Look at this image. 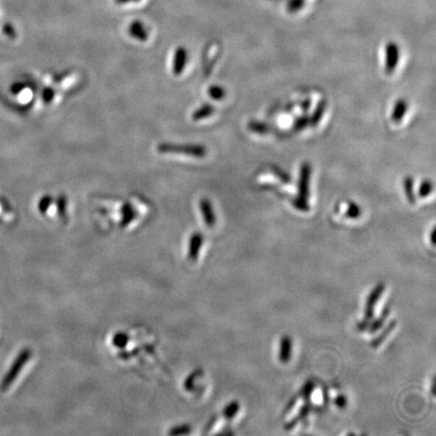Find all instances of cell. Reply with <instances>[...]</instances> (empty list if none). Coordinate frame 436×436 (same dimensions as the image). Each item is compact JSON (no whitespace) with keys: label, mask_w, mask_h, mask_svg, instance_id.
<instances>
[{"label":"cell","mask_w":436,"mask_h":436,"mask_svg":"<svg viewBox=\"0 0 436 436\" xmlns=\"http://www.w3.org/2000/svg\"><path fill=\"white\" fill-rule=\"evenodd\" d=\"M157 152L161 155H183L195 159H203L207 156V149L200 143H177L161 142L157 146Z\"/></svg>","instance_id":"1"},{"label":"cell","mask_w":436,"mask_h":436,"mask_svg":"<svg viewBox=\"0 0 436 436\" xmlns=\"http://www.w3.org/2000/svg\"><path fill=\"white\" fill-rule=\"evenodd\" d=\"M31 358H32V350L30 348H24L18 354V356L13 361L10 369H8V371L6 372V375L4 376L0 384V391L4 392L9 389V387L14 383L16 378L19 376L22 369H24V367L27 365V363L30 361Z\"/></svg>","instance_id":"2"},{"label":"cell","mask_w":436,"mask_h":436,"mask_svg":"<svg viewBox=\"0 0 436 436\" xmlns=\"http://www.w3.org/2000/svg\"><path fill=\"white\" fill-rule=\"evenodd\" d=\"M400 60V49L396 43H388L385 48V71L392 74L398 66Z\"/></svg>","instance_id":"3"},{"label":"cell","mask_w":436,"mask_h":436,"mask_svg":"<svg viewBox=\"0 0 436 436\" xmlns=\"http://www.w3.org/2000/svg\"><path fill=\"white\" fill-rule=\"evenodd\" d=\"M312 167L310 163L305 162L301 165L300 175L298 181V196L306 200L309 199L310 196V180H311Z\"/></svg>","instance_id":"4"},{"label":"cell","mask_w":436,"mask_h":436,"mask_svg":"<svg viewBox=\"0 0 436 436\" xmlns=\"http://www.w3.org/2000/svg\"><path fill=\"white\" fill-rule=\"evenodd\" d=\"M188 59H189V54L185 47L179 46L175 49V52L173 55V61H172V72L174 76L179 77L183 74L185 68L187 66Z\"/></svg>","instance_id":"5"},{"label":"cell","mask_w":436,"mask_h":436,"mask_svg":"<svg viewBox=\"0 0 436 436\" xmlns=\"http://www.w3.org/2000/svg\"><path fill=\"white\" fill-rule=\"evenodd\" d=\"M384 291H385L384 284H378L373 288V290L369 293L368 300L366 303V309H365V321L369 322V320H371L373 318L375 306L379 301V299L381 298V296L383 295Z\"/></svg>","instance_id":"6"},{"label":"cell","mask_w":436,"mask_h":436,"mask_svg":"<svg viewBox=\"0 0 436 436\" xmlns=\"http://www.w3.org/2000/svg\"><path fill=\"white\" fill-rule=\"evenodd\" d=\"M128 34L140 43H146L150 36V33L147 26L144 25V23L138 19L134 20L130 24L128 28Z\"/></svg>","instance_id":"7"},{"label":"cell","mask_w":436,"mask_h":436,"mask_svg":"<svg viewBox=\"0 0 436 436\" xmlns=\"http://www.w3.org/2000/svg\"><path fill=\"white\" fill-rule=\"evenodd\" d=\"M199 209L205 224L208 227H213L216 223V215L211 201L207 198H201L199 201Z\"/></svg>","instance_id":"8"},{"label":"cell","mask_w":436,"mask_h":436,"mask_svg":"<svg viewBox=\"0 0 436 436\" xmlns=\"http://www.w3.org/2000/svg\"><path fill=\"white\" fill-rule=\"evenodd\" d=\"M293 351V341L290 336H283L280 340L279 348V360L283 364H287L292 357Z\"/></svg>","instance_id":"9"},{"label":"cell","mask_w":436,"mask_h":436,"mask_svg":"<svg viewBox=\"0 0 436 436\" xmlns=\"http://www.w3.org/2000/svg\"><path fill=\"white\" fill-rule=\"evenodd\" d=\"M202 244H203V236L200 233H194L191 235L189 240V253H188V258L191 261L193 262L197 261Z\"/></svg>","instance_id":"10"},{"label":"cell","mask_w":436,"mask_h":436,"mask_svg":"<svg viewBox=\"0 0 436 436\" xmlns=\"http://www.w3.org/2000/svg\"><path fill=\"white\" fill-rule=\"evenodd\" d=\"M215 111V108L210 103H204L201 106H199L196 110H194L191 114V119L195 122L201 121L203 119H206L210 117Z\"/></svg>","instance_id":"11"},{"label":"cell","mask_w":436,"mask_h":436,"mask_svg":"<svg viewBox=\"0 0 436 436\" xmlns=\"http://www.w3.org/2000/svg\"><path fill=\"white\" fill-rule=\"evenodd\" d=\"M408 110V102L403 98H400L395 102L393 110H392V115L391 118L395 123H399L401 122L403 117L405 116L406 112Z\"/></svg>","instance_id":"12"},{"label":"cell","mask_w":436,"mask_h":436,"mask_svg":"<svg viewBox=\"0 0 436 436\" xmlns=\"http://www.w3.org/2000/svg\"><path fill=\"white\" fill-rule=\"evenodd\" d=\"M326 107H327V101L325 99L320 101L317 104L312 115L309 117V126L316 127L319 123V121L321 120V118H322V116H323V114L326 110Z\"/></svg>","instance_id":"13"},{"label":"cell","mask_w":436,"mask_h":436,"mask_svg":"<svg viewBox=\"0 0 436 436\" xmlns=\"http://www.w3.org/2000/svg\"><path fill=\"white\" fill-rule=\"evenodd\" d=\"M207 94L213 100L221 101L223 100L225 98V96H226V90L221 85L213 84V85H210L208 87Z\"/></svg>","instance_id":"14"},{"label":"cell","mask_w":436,"mask_h":436,"mask_svg":"<svg viewBox=\"0 0 436 436\" xmlns=\"http://www.w3.org/2000/svg\"><path fill=\"white\" fill-rule=\"evenodd\" d=\"M403 185H404V190H405L407 200L409 201L410 204H415L416 195H415V192H414V180H413V178L411 176H407L403 181Z\"/></svg>","instance_id":"15"},{"label":"cell","mask_w":436,"mask_h":436,"mask_svg":"<svg viewBox=\"0 0 436 436\" xmlns=\"http://www.w3.org/2000/svg\"><path fill=\"white\" fill-rule=\"evenodd\" d=\"M389 314H390V307L386 306L384 308V310L382 311L381 315L377 319H375L370 324H369V333H376L379 329H381L383 327L386 319L388 318Z\"/></svg>","instance_id":"16"},{"label":"cell","mask_w":436,"mask_h":436,"mask_svg":"<svg viewBox=\"0 0 436 436\" xmlns=\"http://www.w3.org/2000/svg\"><path fill=\"white\" fill-rule=\"evenodd\" d=\"M396 325H397V321L396 320H392L389 324H388V326L379 335V336H377L371 342H370V345L372 346V347H378L380 344H382L383 342H384V340L387 338V336H389L390 334H391V331L396 327Z\"/></svg>","instance_id":"17"},{"label":"cell","mask_w":436,"mask_h":436,"mask_svg":"<svg viewBox=\"0 0 436 436\" xmlns=\"http://www.w3.org/2000/svg\"><path fill=\"white\" fill-rule=\"evenodd\" d=\"M247 129L251 132L258 134H267L271 132V128H269L268 124L265 123V122H262V121H258V120L250 121L247 123Z\"/></svg>","instance_id":"18"},{"label":"cell","mask_w":436,"mask_h":436,"mask_svg":"<svg viewBox=\"0 0 436 436\" xmlns=\"http://www.w3.org/2000/svg\"><path fill=\"white\" fill-rule=\"evenodd\" d=\"M309 412H310V405L309 404H305L304 406L301 407V409H300V412L298 413V415L293 419V420H291L289 423H287L286 425H285V429L286 430H290V429H292L294 426H296L297 425V423L299 422V421H301L302 419H304L308 414H309Z\"/></svg>","instance_id":"19"},{"label":"cell","mask_w":436,"mask_h":436,"mask_svg":"<svg viewBox=\"0 0 436 436\" xmlns=\"http://www.w3.org/2000/svg\"><path fill=\"white\" fill-rule=\"evenodd\" d=\"M121 215H122V221H121L122 225H127L134 220V218L135 217V212H134L133 206L130 203H126L122 206Z\"/></svg>","instance_id":"20"},{"label":"cell","mask_w":436,"mask_h":436,"mask_svg":"<svg viewBox=\"0 0 436 436\" xmlns=\"http://www.w3.org/2000/svg\"><path fill=\"white\" fill-rule=\"evenodd\" d=\"M433 189H434V184L431 180L429 179L423 180L418 188V196L421 198H425L432 193Z\"/></svg>","instance_id":"21"},{"label":"cell","mask_w":436,"mask_h":436,"mask_svg":"<svg viewBox=\"0 0 436 436\" xmlns=\"http://www.w3.org/2000/svg\"><path fill=\"white\" fill-rule=\"evenodd\" d=\"M53 197L51 195H44L37 203V210L40 214L45 215L48 213L49 208L51 207V205L53 204Z\"/></svg>","instance_id":"22"},{"label":"cell","mask_w":436,"mask_h":436,"mask_svg":"<svg viewBox=\"0 0 436 436\" xmlns=\"http://www.w3.org/2000/svg\"><path fill=\"white\" fill-rule=\"evenodd\" d=\"M239 407H240L239 403L237 401H233V402L230 403L227 406L224 407L222 414L226 419H232L237 415V413L239 411Z\"/></svg>","instance_id":"23"},{"label":"cell","mask_w":436,"mask_h":436,"mask_svg":"<svg viewBox=\"0 0 436 436\" xmlns=\"http://www.w3.org/2000/svg\"><path fill=\"white\" fill-rule=\"evenodd\" d=\"M345 215H346L348 218L357 219V218H359V217L362 215V209H361V207L359 206V204H357V203H355V202H348V204H347V209H346V212H345Z\"/></svg>","instance_id":"24"},{"label":"cell","mask_w":436,"mask_h":436,"mask_svg":"<svg viewBox=\"0 0 436 436\" xmlns=\"http://www.w3.org/2000/svg\"><path fill=\"white\" fill-rule=\"evenodd\" d=\"M314 389H315V384H314V382H312V381H308V382H306L305 383V385L303 386L302 390H301V397H302L303 399H304V401H306V402H309V400H310V398H311V395H312V393H313V391H314Z\"/></svg>","instance_id":"25"},{"label":"cell","mask_w":436,"mask_h":436,"mask_svg":"<svg viewBox=\"0 0 436 436\" xmlns=\"http://www.w3.org/2000/svg\"><path fill=\"white\" fill-rule=\"evenodd\" d=\"M68 200L65 195H60L57 199V209L61 217H66L67 214Z\"/></svg>","instance_id":"26"},{"label":"cell","mask_w":436,"mask_h":436,"mask_svg":"<svg viewBox=\"0 0 436 436\" xmlns=\"http://www.w3.org/2000/svg\"><path fill=\"white\" fill-rule=\"evenodd\" d=\"M292 204H293V206L296 209H298L300 211H303V212H308L310 210V206L308 204V200H306L304 198H301L299 196H297V197H295V198L292 199Z\"/></svg>","instance_id":"27"},{"label":"cell","mask_w":436,"mask_h":436,"mask_svg":"<svg viewBox=\"0 0 436 436\" xmlns=\"http://www.w3.org/2000/svg\"><path fill=\"white\" fill-rule=\"evenodd\" d=\"M55 90L51 87H47L41 91V100L45 104H50L55 99Z\"/></svg>","instance_id":"28"},{"label":"cell","mask_w":436,"mask_h":436,"mask_svg":"<svg viewBox=\"0 0 436 436\" xmlns=\"http://www.w3.org/2000/svg\"><path fill=\"white\" fill-rule=\"evenodd\" d=\"M307 126H309V116L307 115H301L294 121V130L297 132L303 131Z\"/></svg>","instance_id":"29"},{"label":"cell","mask_w":436,"mask_h":436,"mask_svg":"<svg viewBox=\"0 0 436 436\" xmlns=\"http://www.w3.org/2000/svg\"><path fill=\"white\" fill-rule=\"evenodd\" d=\"M273 172H274V174L282 181V182H284V183H286V184H288V183H290L291 182V177L289 176V174L287 173V172H285V171H283L282 169L278 168V167H275V168L273 169Z\"/></svg>","instance_id":"30"},{"label":"cell","mask_w":436,"mask_h":436,"mask_svg":"<svg viewBox=\"0 0 436 436\" xmlns=\"http://www.w3.org/2000/svg\"><path fill=\"white\" fill-rule=\"evenodd\" d=\"M304 0H291L288 4V10L290 12H296L301 9Z\"/></svg>","instance_id":"31"},{"label":"cell","mask_w":436,"mask_h":436,"mask_svg":"<svg viewBox=\"0 0 436 436\" xmlns=\"http://www.w3.org/2000/svg\"><path fill=\"white\" fill-rule=\"evenodd\" d=\"M336 406L337 408H339V409H343L345 406H346V403H347V399H346V397L344 396V395H338L337 397L336 398Z\"/></svg>","instance_id":"32"},{"label":"cell","mask_w":436,"mask_h":436,"mask_svg":"<svg viewBox=\"0 0 436 436\" xmlns=\"http://www.w3.org/2000/svg\"><path fill=\"white\" fill-rule=\"evenodd\" d=\"M189 431H190L189 427H188V426H186V425H184L183 427H179V429L175 428L173 431H171V434H181L182 432H183V433H188Z\"/></svg>","instance_id":"33"},{"label":"cell","mask_w":436,"mask_h":436,"mask_svg":"<svg viewBox=\"0 0 436 436\" xmlns=\"http://www.w3.org/2000/svg\"><path fill=\"white\" fill-rule=\"evenodd\" d=\"M310 104H311L310 100L303 101L301 103V108H302L303 111H308V109L310 108Z\"/></svg>","instance_id":"34"},{"label":"cell","mask_w":436,"mask_h":436,"mask_svg":"<svg viewBox=\"0 0 436 436\" xmlns=\"http://www.w3.org/2000/svg\"><path fill=\"white\" fill-rule=\"evenodd\" d=\"M140 0H115V2L117 4H127V3H132V2H138Z\"/></svg>","instance_id":"35"},{"label":"cell","mask_w":436,"mask_h":436,"mask_svg":"<svg viewBox=\"0 0 436 436\" xmlns=\"http://www.w3.org/2000/svg\"><path fill=\"white\" fill-rule=\"evenodd\" d=\"M435 229H433L432 230V232H431V235H430V240H431V244L432 245H435Z\"/></svg>","instance_id":"36"},{"label":"cell","mask_w":436,"mask_h":436,"mask_svg":"<svg viewBox=\"0 0 436 436\" xmlns=\"http://www.w3.org/2000/svg\"><path fill=\"white\" fill-rule=\"evenodd\" d=\"M296 401H297V398H294L291 402L289 403V405H288V407H287V409H286V411H289L290 409H292L294 406H295V404H296Z\"/></svg>","instance_id":"37"}]
</instances>
